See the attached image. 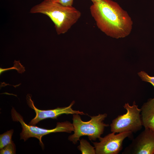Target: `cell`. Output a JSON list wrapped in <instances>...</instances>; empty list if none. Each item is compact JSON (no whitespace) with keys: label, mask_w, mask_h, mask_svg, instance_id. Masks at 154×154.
Instances as JSON below:
<instances>
[{"label":"cell","mask_w":154,"mask_h":154,"mask_svg":"<svg viewBox=\"0 0 154 154\" xmlns=\"http://www.w3.org/2000/svg\"><path fill=\"white\" fill-rule=\"evenodd\" d=\"M90 11L98 27L107 36L118 39L130 33L132 21L127 13L116 2L100 0L93 3Z\"/></svg>","instance_id":"cell-1"},{"label":"cell","mask_w":154,"mask_h":154,"mask_svg":"<svg viewBox=\"0 0 154 154\" xmlns=\"http://www.w3.org/2000/svg\"><path fill=\"white\" fill-rule=\"evenodd\" d=\"M30 12L48 16L59 35L66 33L81 16L80 11L73 6H64L53 0H44L32 7Z\"/></svg>","instance_id":"cell-2"},{"label":"cell","mask_w":154,"mask_h":154,"mask_svg":"<svg viewBox=\"0 0 154 154\" xmlns=\"http://www.w3.org/2000/svg\"><path fill=\"white\" fill-rule=\"evenodd\" d=\"M107 116L106 113L99 114L96 116H90L91 119L89 121H84L78 114H73L74 133L69 136L68 139L76 144L81 136L86 135L90 140H96L101 137L105 127L109 126L103 122Z\"/></svg>","instance_id":"cell-3"},{"label":"cell","mask_w":154,"mask_h":154,"mask_svg":"<svg viewBox=\"0 0 154 154\" xmlns=\"http://www.w3.org/2000/svg\"><path fill=\"white\" fill-rule=\"evenodd\" d=\"M11 115L13 120L19 122L22 127V131L20 134V139L25 141L29 138L35 137L38 139L42 147L44 145L42 141V137L44 135L53 133L65 132L71 133L74 131L73 124L69 121L58 122L56 127L52 129H46L29 125L25 123L22 116L13 108L11 110Z\"/></svg>","instance_id":"cell-4"},{"label":"cell","mask_w":154,"mask_h":154,"mask_svg":"<svg viewBox=\"0 0 154 154\" xmlns=\"http://www.w3.org/2000/svg\"><path fill=\"white\" fill-rule=\"evenodd\" d=\"M126 113L118 116L110 124L111 131L116 133L125 132H136L141 129L143 126L141 117V109L134 101L133 105L125 103L123 106Z\"/></svg>","instance_id":"cell-5"},{"label":"cell","mask_w":154,"mask_h":154,"mask_svg":"<svg viewBox=\"0 0 154 154\" xmlns=\"http://www.w3.org/2000/svg\"><path fill=\"white\" fill-rule=\"evenodd\" d=\"M133 133L125 132L116 134L112 132L104 137H100L99 142H93L97 154H117L123 148V143L127 137H131Z\"/></svg>","instance_id":"cell-6"},{"label":"cell","mask_w":154,"mask_h":154,"mask_svg":"<svg viewBox=\"0 0 154 154\" xmlns=\"http://www.w3.org/2000/svg\"><path fill=\"white\" fill-rule=\"evenodd\" d=\"M122 154H154V131L145 128L133 139Z\"/></svg>","instance_id":"cell-7"},{"label":"cell","mask_w":154,"mask_h":154,"mask_svg":"<svg viewBox=\"0 0 154 154\" xmlns=\"http://www.w3.org/2000/svg\"><path fill=\"white\" fill-rule=\"evenodd\" d=\"M27 100L28 106L33 109L36 113L35 117L29 123V125L34 126L41 120L48 118L56 119L58 116L63 114L85 115L83 112L73 110L72 107L75 103L74 101L68 107H58L52 110H41L35 107L31 99V96L29 94L27 96Z\"/></svg>","instance_id":"cell-8"},{"label":"cell","mask_w":154,"mask_h":154,"mask_svg":"<svg viewBox=\"0 0 154 154\" xmlns=\"http://www.w3.org/2000/svg\"><path fill=\"white\" fill-rule=\"evenodd\" d=\"M141 109L143 126L154 131V98L149 99Z\"/></svg>","instance_id":"cell-9"},{"label":"cell","mask_w":154,"mask_h":154,"mask_svg":"<svg viewBox=\"0 0 154 154\" xmlns=\"http://www.w3.org/2000/svg\"><path fill=\"white\" fill-rule=\"evenodd\" d=\"M78 148L82 154H96L94 147L92 146L89 142L84 139H82L80 140V145Z\"/></svg>","instance_id":"cell-10"},{"label":"cell","mask_w":154,"mask_h":154,"mask_svg":"<svg viewBox=\"0 0 154 154\" xmlns=\"http://www.w3.org/2000/svg\"><path fill=\"white\" fill-rule=\"evenodd\" d=\"M13 130L11 129L0 135V149H1L7 145L11 143L13 141L12 137Z\"/></svg>","instance_id":"cell-11"},{"label":"cell","mask_w":154,"mask_h":154,"mask_svg":"<svg viewBox=\"0 0 154 154\" xmlns=\"http://www.w3.org/2000/svg\"><path fill=\"white\" fill-rule=\"evenodd\" d=\"M16 153L15 146L13 142L1 149L0 154H15Z\"/></svg>","instance_id":"cell-12"},{"label":"cell","mask_w":154,"mask_h":154,"mask_svg":"<svg viewBox=\"0 0 154 154\" xmlns=\"http://www.w3.org/2000/svg\"><path fill=\"white\" fill-rule=\"evenodd\" d=\"M15 69L19 73H22L25 71L24 67L20 63L19 61H16L15 60L14 62V66L13 67L8 68H0V73L1 74L3 72L8 70Z\"/></svg>","instance_id":"cell-13"},{"label":"cell","mask_w":154,"mask_h":154,"mask_svg":"<svg viewBox=\"0 0 154 154\" xmlns=\"http://www.w3.org/2000/svg\"><path fill=\"white\" fill-rule=\"evenodd\" d=\"M138 74L143 81L150 83L154 87V76H149L144 71H141Z\"/></svg>","instance_id":"cell-14"},{"label":"cell","mask_w":154,"mask_h":154,"mask_svg":"<svg viewBox=\"0 0 154 154\" xmlns=\"http://www.w3.org/2000/svg\"><path fill=\"white\" fill-rule=\"evenodd\" d=\"M56 2L65 6H72L74 0H53Z\"/></svg>","instance_id":"cell-15"},{"label":"cell","mask_w":154,"mask_h":154,"mask_svg":"<svg viewBox=\"0 0 154 154\" xmlns=\"http://www.w3.org/2000/svg\"><path fill=\"white\" fill-rule=\"evenodd\" d=\"M93 3H94L99 1L100 0H90Z\"/></svg>","instance_id":"cell-16"}]
</instances>
